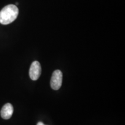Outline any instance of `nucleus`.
I'll use <instances>...</instances> for the list:
<instances>
[{"label":"nucleus","mask_w":125,"mask_h":125,"mask_svg":"<svg viewBox=\"0 0 125 125\" xmlns=\"http://www.w3.org/2000/svg\"><path fill=\"white\" fill-rule=\"evenodd\" d=\"M19 14V9L15 5L10 4L5 7L0 11V23L9 24L15 21Z\"/></svg>","instance_id":"1"},{"label":"nucleus","mask_w":125,"mask_h":125,"mask_svg":"<svg viewBox=\"0 0 125 125\" xmlns=\"http://www.w3.org/2000/svg\"><path fill=\"white\" fill-rule=\"evenodd\" d=\"M62 74L60 70H55L52 74L51 80V86L53 90H59L62 86Z\"/></svg>","instance_id":"2"},{"label":"nucleus","mask_w":125,"mask_h":125,"mask_svg":"<svg viewBox=\"0 0 125 125\" xmlns=\"http://www.w3.org/2000/svg\"><path fill=\"white\" fill-rule=\"evenodd\" d=\"M41 74V67L40 62L34 61L31 64L29 70L30 77L32 80L36 81L38 79Z\"/></svg>","instance_id":"3"},{"label":"nucleus","mask_w":125,"mask_h":125,"mask_svg":"<svg viewBox=\"0 0 125 125\" xmlns=\"http://www.w3.org/2000/svg\"><path fill=\"white\" fill-rule=\"evenodd\" d=\"M13 112V106L10 103H7L3 106L1 111V116L4 119H9L11 118Z\"/></svg>","instance_id":"4"},{"label":"nucleus","mask_w":125,"mask_h":125,"mask_svg":"<svg viewBox=\"0 0 125 125\" xmlns=\"http://www.w3.org/2000/svg\"><path fill=\"white\" fill-rule=\"evenodd\" d=\"M37 125H45L43 124V123L42 122H38V123H37Z\"/></svg>","instance_id":"5"}]
</instances>
